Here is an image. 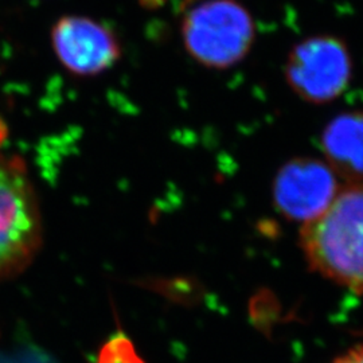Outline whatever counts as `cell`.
<instances>
[{"label":"cell","instance_id":"7","mask_svg":"<svg viewBox=\"0 0 363 363\" xmlns=\"http://www.w3.org/2000/svg\"><path fill=\"white\" fill-rule=\"evenodd\" d=\"M323 144L331 169L363 181V115L335 118L325 130Z\"/></svg>","mask_w":363,"mask_h":363},{"label":"cell","instance_id":"2","mask_svg":"<svg viewBox=\"0 0 363 363\" xmlns=\"http://www.w3.org/2000/svg\"><path fill=\"white\" fill-rule=\"evenodd\" d=\"M187 52L201 65L228 69L247 57L255 42V23L235 0H208L190 10L182 22Z\"/></svg>","mask_w":363,"mask_h":363},{"label":"cell","instance_id":"3","mask_svg":"<svg viewBox=\"0 0 363 363\" xmlns=\"http://www.w3.org/2000/svg\"><path fill=\"white\" fill-rule=\"evenodd\" d=\"M40 238L38 202L25 164L0 154V279L21 272Z\"/></svg>","mask_w":363,"mask_h":363},{"label":"cell","instance_id":"6","mask_svg":"<svg viewBox=\"0 0 363 363\" xmlns=\"http://www.w3.org/2000/svg\"><path fill=\"white\" fill-rule=\"evenodd\" d=\"M337 172L313 159L288 162L273 183V199L283 216L306 223L319 216L335 198Z\"/></svg>","mask_w":363,"mask_h":363},{"label":"cell","instance_id":"1","mask_svg":"<svg viewBox=\"0 0 363 363\" xmlns=\"http://www.w3.org/2000/svg\"><path fill=\"white\" fill-rule=\"evenodd\" d=\"M300 244L315 272L363 295V181L340 187L325 211L303 223Z\"/></svg>","mask_w":363,"mask_h":363},{"label":"cell","instance_id":"8","mask_svg":"<svg viewBox=\"0 0 363 363\" xmlns=\"http://www.w3.org/2000/svg\"><path fill=\"white\" fill-rule=\"evenodd\" d=\"M97 363H144L124 334L111 337L100 351Z\"/></svg>","mask_w":363,"mask_h":363},{"label":"cell","instance_id":"5","mask_svg":"<svg viewBox=\"0 0 363 363\" xmlns=\"http://www.w3.org/2000/svg\"><path fill=\"white\" fill-rule=\"evenodd\" d=\"M52 43L61 65L79 77L104 73L121 55L118 39L111 28L77 15L64 16L54 25Z\"/></svg>","mask_w":363,"mask_h":363},{"label":"cell","instance_id":"4","mask_svg":"<svg viewBox=\"0 0 363 363\" xmlns=\"http://www.w3.org/2000/svg\"><path fill=\"white\" fill-rule=\"evenodd\" d=\"M349 52L337 39H307L289 54L288 84L310 103L322 104L346 89L350 78Z\"/></svg>","mask_w":363,"mask_h":363},{"label":"cell","instance_id":"9","mask_svg":"<svg viewBox=\"0 0 363 363\" xmlns=\"http://www.w3.org/2000/svg\"><path fill=\"white\" fill-rule=\"evenodd\" d=\"M331 363H363V340L346 352L337 355Z\"/></svg>","mask_w":363,"mask_h":363}]
</instances>
